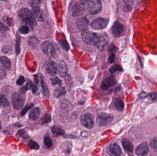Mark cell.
Returning a JSON list of instances; mask_svg holds the SVG:
<instances>
[{
  "mask_svg": "<svg viewBox=\"0 0 157 156\" xmlns=\"http://www.w3.org/2000/svg\"><path fill=\"white\" fill-rule=\"evenodd\" d=\"M81 35L83 40L87 45H95L99 38L98 33L90 31L87 30L82 31Z\"/></svg>",
  "mask_w": 157,
  "mask_h": 156,
  "instance_id": "cell-1",
  "label": "cell"
},
{
  "mask_svg": "<svg viewBox=\"0 0 157 156\" xmlns=\"http://www.w3.org/2000/svg\"><path fill=\"white\" fill-rule=\"evenodd\" d=\"M12 103L14 108L16 110L22 109L25 101V97L24 94L15 92L12 94Z\"/></svg>",
  "mask_w": 157,
  "mask_h": 156,
  "instance_id": "cell-2",
  "label": "cell"
},
{
  "mask_svg": "<svg viewBox=\"0 0 157 156\" xmlns=\"http://www.w3.org/2000/svg\"><path fill=\"white\" fill-rule=\"evenodd\" d=\"M41 50L45 55L49 57H54L56 54V49L54 45L51 42H44L41 46Z\"/></svg>",
  "mask_w": 157,
  "mask_h": 156,
  "instance_id": "cell-3",
  "label": "cell"
},
{
  "mask_svg": "<svg viewBox=\"0 0 157 156\" xmlns=\"http://www.w3.org/2000/svg\"><path fill=\"white\" fill-rule=\"evenodd\" d=\"M109 18H98L92 21L90 24L91 28L95 30H103L109 24Z\"/></svg>",
  "mask_w": 157,
  "mask_h": 156,
  "instance_id": "cell-4",
  "label": "cell"
},
{
  "mask_svg": "<svg viewBox=\"0 0 157 156\" xmlns=\"http://www.w3.org/2000/svg\"><path fill=\"white\" fill-rule=\"evenodd\" d=\"M81 124L88 129H91L94 126V116L91 113H84L80 118Z\"/></svg>",
  "mask_w": 157,
  "mask_h": 156,
  "instance_id": "cell-5",
  "label": "cell"
},
{
  "mask_svg": "<svg viewBox=\"0 0 157 156\" xmlns=\"http://www.w3.org/2000/svg\"><path fill=\"white\" fill-rule=\"evenodd\" d=\"M113 119V115L106 113H102L98 115L97 121L100 126H107L112 122Z\"/></svg>",
  "mask_w": 157,
  "mask_h": 156,
  "instance_id": "cell-6",
  "label": "cell"
},
{
  "mask_svg": "<svg viewBox=\"0 0 157 156\" xmlns=\"http://www.w3.org/2000/svg\"><path fill=\"white\" fill-rule=\"evenodd\" d=\"M88 8L90 13L91 14H98L103 10V6L100 0H93L90 2Z\"/></svg>",
  "mask_w": 157,
  "mask_h": 156,
  "instance_id": "cell-7",
  "label": "cell"
},
{
  "mask_svg": "<svg viewBox=\"0 0 157 156\" xmlns=\"http://www.w3.org/2000/svg\"><path fill=\"white\" fill-rule=\"evenodd\" d=\"M109 41V37L106 33H99V38L95 46L100 51H103L106 49Z\"/></svg>",
  "mask_w": 157,
  "mask_h": 156,
  "instance_id": "cell-8",
  "label": "cell"
},
{
  "mask_svg": "<svg viewBox=\"0 0 157 156\" xmlns=\"http://www.w3.org/2000/svg\"><path fill=\"white\" fill-rule=\"evenodd\" d=\"M46 73L51 76H55L57 72L56 63L54 62L51 60H48L45 65Z\"/></svg>",
  "mask_w": 157,
  "mask_h": 156,
  "instance_id": "cell-9",
  "label": "cell"
},
{
  "mask_svg": "<svg viewBox=\"0 0 157 156\" xmlns=\"http://www.w3.org/2000/svg\"><path fill=\"white\" fill-rule=\"evenodd\" d=\"M125 31L124 26L119 22H115L112 27L113 34L116 37H120Z\"/></svg>",
  "mask_w": 157,
  "mask_h": 156,
  "instance_id": "cell-10",
  "label": "cell"
},
{
  "mask_svg": "<svg viewBox=\"0 0 157 156\" xmlns=\"http://www.w3.org/2000/svg\"><path fill=\"white\" fill-rule=\"evenodd\" d=\"M57 72L61 78H63L67 76L68 67L64 62L59 61L56 63Z\"/></svg>",
  "mask_w": 157,
  "mask_h": 156,
  "instance_id": "cell-11",
  "label": "cell"
},
{
  "mask_svg": "<svg viewBox=\"0 0 157 156\" xmlns=\"http://www.w3.org/2000/svg\"><path fill=\"white\" fill-rule=\"evenodd\" d=\"M83 5L80 3H76L74 5L72 8V15L74 17H78L82 15L85 12V8Z\"/></svg>",
  "mask_w": 157,
  "mask_h": 156,
  "instance_id": "cell-12",
  "label": "cell"
},
{
  "mask_svg": "<svg viewBox=\"0 0 157 156\" xmlns=\"http://www.w3.org/2000/svg\"><path fill=\"white\" fill-rule=\"evenodd\" d=\"M149 145L146 142L140 144L136 149V153L139 156H143L148 154L149 152Z\"/></svg>",
  "mask_w": 157,
  "mask_h": 156,
  "instance_id": "cell-13",
  "label": "cell"
},
{
  "mask_svg": "<svg viewBox=\"0 0 157 156\" xmlns=\"http://www.w3.org/2000/svg\"><path fill=\"white\" fill-rule=\"evenodd\" d=\"M116 84V81L112 77L108 78L104 80L102 83V88L103 90H107L110 88L113 85Z\"/></svg>",
  "mask_w": 157,
  "mask_h": 156,
  "instance_id": "cell-14",
  "label": "cell"
},
{
  "mask_svg": "<svg viewBox=\"0 0 157 156\" xmlns=\"http://www.w3.org/2000/svg\"><path fill=\"white\" fill-rule=\"evenodd\" d=\"M31 16L34 18L39 21H43L42 11L39 7H34L32 9L31 11Z\"/></svg>",
  "mask_w": 157,
  "mask_h": 156,
  "instance_id": "cell-15",
  "label": "cell"
},
{
  "mask_svg": "<svg viewBox=\"0 0 157 156\" xmlns=\"http://www.w3.org/2000/svg\"><path fill=\"white\" fill-rule=\"evenodd\" d=\"M23 24L26 26L31 27L32 29L35 27L37 25L36 20L32 16L28 17L23 19Z\"/></svg>",
  "mask_w": 157,
  "mask_h": 156,
  "instance_id": "cell-16",
  "label": "cell"
},
{
  "mask_svg": "<svg viewBox=\"0 0 157 156\" xmlns=\"http://www.w3.org/2000/svg\"><path fill=\"white\" fill-rule=\"evenodd\" d=\"M77 27L78 28L81 30H87L88 25V22L87 18L85 17L81 18L78 19L77 22Z\"/></svg>",
  "mask_w": 157,
  "mask_h": 156,
  "instance_id": "cell-17",
  "label": "cell"
},
{
  "mask_svg": "<svg viewBox=\"0 0 157 156\" xmlns=\"http://www.w3.org/2000/svg\"><path fill=\"white\" fill-rule=\"evenodd\" d=\"M109 150L111 153L115 156H119L122 153V151L120 147L116 143L111 144L109 147Z\"/></svg>",
  "mask_w": 157,
  "mask_h": 156,
  "instance_id": "cell-18",
  "label": "cell"
},
{
  "mask_svg": "<svg viewBox=\"0 0 157 156\" xmlns=\"http://www.w3.org/2000/svg\"><path fill=\"white\" fill-rule=\"evenodd\" d=\"M113 105L114 108L118 111H122L124 110V105L119 97H115L113 99Z\"/></svg>",
  "mask_w": 157,
  "mask_h": 156,
  "instance_id": "cell-19",
  "label": "cell"
},
{
  "mask_svg": "<svg viewBox=\"0 0 157 156\" xmlns=\"http://www.w3.org/2000/svg\"><path fill=\"white\" fill-rule=\"evenodd\" d=\"M40 115V111L37 107L33 108L29 113V118L31 120H37Z\"/></svg>",
  "mask_w": 157,
  "mask_h": 156,
  "instance_id": "cell-20",
  "label": "cell"
},
{
  "mask_svg": "<svg viewBox=\"0 0 157 156\" xmlns=\"http://www.w3.org/2000/svg\"><path fill=\"white\" fill-rule=\"evenodd\" d=\"M51 132L55 136H62L65 134L64 130L61 127L58 126H54L51 127Z\"/></svg>",
  "mask_w": 157,
  "mask_h": 156,
  "instance_id": "cell-21",
  "label": "cell"
},
{
  "mask_svg": "<svg viewBox=\"0 0 157 156\" xmlns=\"http://www.w3.org/2000/svg\"><path fill=\"white\" fill-rule=\"evenodd\" d=\"M0 62L3 65V67L9 71L11 68V62L8 58L6 56H2L0 57Z\"/></svg>",
  "mask_w": 157,
  "mask_h": 156,
  "instance_id": "cell-22",
  "label": "cell"
},
{
  "mask_svg": "<svg viewBox=\"0 0 157 156\" xmlns=\"http://www.w3.org/2000/svg\"><path fill=\"white\" fill-rule=\"evenodd\" d=\"M122 145H123V148L129 152H132L133 150V147L132 144V142L126 139H124L122 141Z\"/></svg>",
  "mask_w": 157,
  "mask_h": 156,
  "instance_id": "cell-23",
  "label": "cell"
},
{
  "mask_svg": "<svg viewBox=\"0 0 157 156\" xmlns=\"http://www.w3.org/2000/svg\"><path fill=\"white\" fill-rule=\"evenodd\" d=\"M18 16L20 18L24 19L28 17L31 16V11L29 9L26 8L21 9L18 11Z\"/></svg>",
  "mask_w": 157,
  "mask_h": 156,
  "instance_id": "cell-24",
  "label": "cell"
},
{
  "mask_svg": "<svg viewBox=\"0 0 157 156\" xmlns=\"http://www.w3.org/2000/svg\"><path fill=\"white\" fill-rule=\"evenodd\" d=\"M66 93L65 88L62 87H58L55 90L54 94L56 97H60L64 96Z\"/></svg>",
  "mask_w": 157,
  "mask_h": 156,
  "instance_id": "cell-25",
  "label": "cell"
},
{
  "mask_svg": "<svg viewBox=\"0 0 157 156\" xmlns=\"http://www.w3.org/2000/svg\"><path fill=\"white\" fill-rule=\"evenodd\" d=\"M34 82L35 83L34 84H36L38 87L41 86L42 82L44 81L43 75L40 74V73L34 75Z\"/></svg>",
  "mask_w": 157,
  "mask_h": 156,
  "instance_id": "cell-26",
  "label": "cell"
},
{
  "mask_svg": "<svg viewBox=\"0 0 157 156\" xmlns=\"http://www.w3.org/2000/svg\"><path fill=\"white\" fill-rule=\"evenodd\" d=\"M9 105V102L5 95L0 94V106L6 107L8 106Z\"/></svg>",
  "mask_w": 157,
  "mask_h": 156,
  "instance_id": "cell-27",
  "label": "cell"
},
{
  "mask_svg": "<svg viewBox=\"0 0 157 156\" xmlns=\"http://www.w3.org/2000/svg\"><path fill=\"white\" fill-rule=\"evenodd\" d=\"M41 88H42V91L43 95L48 98L50 96L49 90L47 83L44 81L42 82V84H41Z\"/></svg>",
  "mask_w": 157,
  "mask_h": 156,
  "instance_id": "cell-28",
  "label": "cell"
},
{
  "mask_svg": "<svg viewBox=\"0 0 157 156\" xmlns=\"http://www.w3.org/2000/svg\"><path fill=\"white\" fill-rule=\"evenodd\" d=\"M28 146L30 148L35 150H38L40 148V146L35 141L33 140H30L28 143Z\"/></svg>",
  "mask_w": 157,
  "mask_h": 156,
  "instance_id": "cell-29",
  "label": "cell"
},
{
  "mask_svg": "<svg viewBox=\"0 0 157 156\" xmlns=\"http://www.w3.org/2000/svg\"><path fill=\"white\" fill-rule=\"evenodd\" d=\"M123 71V69L119 65H112L109 69V72L111 73H114L117 72H122Z\"/></svg>",
  "mask_w": 157,
  "mask_h": 156,
  "instance_id": "cell-30",
  "label": "cell"
},
{
  "mask_svg": "<svg viewBox=\"0 0 157 156\" xmlns=\"http://www.w3.org/2000/svg\"><path fill=\"white\" fill-rule=\"evenodd\" d=\"M51 116L50 114L48 113H46L45 116H43L42 118H41V123L42 124H48L50 122H51Z\"/></svg>",
  "mask_w": 157,
  "mask_h": 156,
  "instance_id": "cell-31",
  "label": "cell"
},
{
  "mask_svg": "<svg viewBox=\"0 0 157 156\" xmlns=\"http://www.w3.org/2000/svg\"><path fill=\"white\" fill-rule=\"evenodd\" d=\"M58 42H59V44L60 46L63 49H64L65 50L68 51L70 49V46H69L68 43L66 40H62V39H60L58 41Z\"/></svg>",
  "mask_w": 157,
  "mask_h": 156,
  "instance_id": "cell-32",
  "label": "cell"
},
{
  "mask_svg": "<svg viewBox=\"0 0 157 156\" xmlns=\"http://www.w3.org/2000/svg\"><path fill=\"white\" fill-rule=\"evenodd\" d=\"M44 143L47 148H51L52 146V142L50 137L48 135H47L44 137Z\"/></svg>",
  "mask_w": 157,
  "mask_h": 156,
  "instance_id": "cell-33",
  "label": "cell"
},
{
  "mask_svg": "<svg viewBox=\"0 0 157 156\" xmlns=\"http://www.w3.org/2000/svg\"><path fill=\"white\" fill-rule=\"evenodd\" d=\"M41 2V0H28V3L32 8L39 7Z\"/></svg>",
  "mask_w": 157,
  "mask_h": 156,
  "instance_id": "cell-34",
  "label": "cell"
},
{
  "mask_svg": "<svg viewBox=\"0 0 157 156\" xmlns=\"http://www.w3.org/2000/svg\"><path fill=\"white\" fill-rule=\"evenodd\" d=\"M51 84L53 86L55 85H61L62 84V81L59 78L57 77H55L54 78L51 79Z\"/></svg>",
  "mask_w": 157,
  "mask_h": 156,
  "instance_id": "cell-35",
  "label": "cell"
},
{
  "mask_svg": "<svg viewBox=\"0 0 157 156\" xmlns=\"http://www.w3.org/2000/svg\"><path fill=\"white\" fill-rule=\"evenodd\" d=\"M38 42H39L36 39H35V38H33V37H31V38H30V39L28 40L29 45H30L31 47H35L37 46Z\"/></svg>",
  "mask_w": 157,
  "mask_h": 156,
  "instance_id": "cell-36",
  "label": "cell"
},
{
  "mask_svg": "<svg viewBox=\"0 0 157 156\" xmlns=\"http://www.w3.org/2000/svg\"><path fill=\"white\" fill-rule=\"evenodd\" d=\"M34 104H33V103H29L27 104V105H26L25 107L24 108V109H23V110H22L21 113V116H25V114L27 113V112L30 109H31V108H32Z\"/></svg>",
  "mask_w": 157,
  "mask_h": 156,
  "instance_id": "cell-37",
  "label": "cell"
},
{
  "mask_svg": "<svg viewBox=\"0 0 157 156\" xmlns=\"http://www.w3.org/2000/svg\"><path fill=\"white\" fill-rule=\"evenodd\" d=\"M19 30L22 34H27L30 31V28L27 26H23L20 27Z\"/></svg>",
  "mask_w": 157,
  "mask_h": 156,
  "instance_id": "cell-38",
  "label": "cell"
},
{
  "mask_svg": "<svg viewBox=\"0 0 157 156\" xmlns=\"http://www.w3.org/2000/svg\"><path fill=\"white\" fill-rule=\"evenodd\" d=\"M32 93L34 95H38L40 94L41 91L39 88H38V86L36 85V84H34L32 88Z\"/></svg>",
  "mask_w": 157,
  "mask_h": 156,
  "instance_id": "cell-39",
  "label": "cell"
},
{
  "mask_svg": "<svg viewBox=\"0 0 157 156\" xmlns=\"http://www.w3.org/2000/svg\"><path fill=\"white\" fill-rule=\"evenodd\" d=\"M2 51L5 54H8L11 51V48L8 45H5L3 46L2 48Z\"/></svg>",
  "mask_w": 157,
  "mask_h": 156,
  "instance_id": "cell-40",
  "label": "cell"
},
{
  "mask_svg": "<svg viewBox=\"0 0 157 156\" xmlns=\"http://www.w3.org/2000/svg\"><path fill=\"white\" fill-rule=\"evenodd\" d=\"M25 77L24 76H20L17 80V84L18 86H21L25 83Z\"/></svg>",
  "mask_w": 157,
  "mask_h": 156,
  "instance_id": "cell-41",
  "label": "cell"
},
{
  "mask_svg": "<svg viewBox=\"0 0 157 156\" xmlns=\"http://www.w3.org/2000/svg\"><path fill=\"white\" fill-rule=\"evenodd\" d=\"M9 30V28L5 24L0 21V32H5Z\"/></svg>",
  "mask_w": 157,
  "mask_h": 156,
  "instance_id": "cell-42",
  "label": "cell"
},
{
  "mask_svg": "<svg viewBox=\"0 0 157 156\" xmlns=\"http://www.w3.org/2000/svg\"><path fill=\"white\" fill-rule=\"evenodd\" d=\"M6 77V73L5 70L2 67H0V80L5 78Z\"/></svg>",
  "mask_w": 157,
  "mask_h": 156,
  "instance_id": "cell-43",
  "label": "cell"
},
{
  "mask_svg": "<svg viewBox=\"0 0 157 156\" xmlns=\"http://www.w3.org/2000/svg\"><path fill=\"white\" fill-rule=\"evenodd\" d=\"M118 49L114 45L111 44L109 47V51L111 53H114L118 50Z\"/></svg>",
  "mask_w": 157,
  "mask_h": 156,
  "instance_id": "cell-44",
  "label": "cell"
},
{
  "mask_svg": "<svg viewBox=\"0 0 157 156\" xmlns=\"http://www.w3.org/2000/svg\"><path fill=\"white\" fill-rule=\"evenodd\" d=\"M150 146L153 148L157 149V137L154 138L151 142Z\"/></svg>",
  "mask_w": 157,
  "mask_h": 156,
  "instance_id": "cell-45",
  "label": "cell"
},
{
  "mask_svg": "<svg viewBox=\"0 0 157 156\" xmlns=\"http://www.w3.org/2000/svg\"><path fill=\"white\" fill-rule=\"evenodd\" d=\"M18 133V135H20V136L23 137H26L27 135L26 132L24 130H19Z\"/></svg>",
  "mask_w": 157,
  "mask_h": 156,
  "instance_id": "cell-46",
  "label": "cell"
},
{
  "mask_svg": "<svg viewBox=\"0 0 157 156\" xmlns=\"http://www.w3.org/2000/svg\"><path fill=\"white\" fill-rule=\"evenodd\" d=\"M114 58H115V54H114V53H111L110 55L109 56L108 61L110 63H112L114 61Z\"/></svg>",
  "mask_w": 157,
  "mask_h": 156,
  "instance_id": "cell-47",
  "label": "cell"
},
{
  "mask_svg": "<svg viewBox=\"0 0 157 156\" xmlns=\"http://www.w3.org/2000/svg\"><path fill=\"white\" fill-rule=\"evenodd\" d=\"M17 38V45L16 48V50L17 53V54H19V52H20V47H19V45H20V38Z\"/></svg>",
  "mask_w": 157,
  "mask_h": 156,
  "instance_id": "cell-48",
  "label": "cell"
},
{
  "mask_svg": "<svg viewBox=\"0 0 157 156\" xmlns=\"http://www.w3.org/2000/svg\"><path fill=\"white\" fill-rule=\"evenodd\" d=\"M89 1V0H80V3L82 5H85L86 3L88 2Z\"/></svg>",
  "mask_w": 157,
  "mask_h": 156,
  "instance_id": "cell-49",
  "label": "cell"
},
{
  "mask_svg": "<svg viewBox=\"0 0 157 156\" xmlns=\"http://www.w3.org/2000/svg\"><path fill=\"white\" fill-rule=\"evenodd\" d=\"M150 95L151 96V97H152L153 99H154V98L157 97V94L155 93H153L152 94H151Z\"/></svg>",
  "mask_w": 157,
  "mask_h": 156,
  "instance_id": "cell-50",
  "label": "cell"
},
{
  "mask_svg": "<svg viewBox=\"0 0 157 156\" xmlns=\"http://www.w3.org/2000/svg\"><path fill=\"white\" fill-rule=\"evenodd\" d=\"M2 129V124L1 122L0 121V130H1Z\"/></svg>",
  "mask_w": 157,
  "mask_h": 156,
  "instance_id": "cell-51",
  "label": "cell"
},
{
  "mask_svg": "<svg viewBox=\"0 0 157 156\" xmlns=\"http://www.w3.org/2000/svg\"><path fill=\"white\" fill-rule=\"evenodd\" d=\"M2 1L7 2L8 1V0H1Z\"/></svg>",
  "mask_w": 157,
  "mask_h": 156,
  "instance_id": "cell-52",
  "label": "cell"
}]
</instances>
